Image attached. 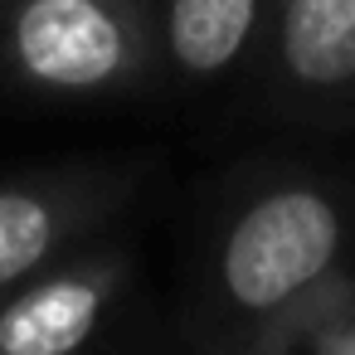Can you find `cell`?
Listing matches in <instances>:
<instances>
[{"label": "cell", "mask_w": 355, "mask_h": 355, "mask_svg": "<svg viewBox=\"0 0 355 355\" xmlns=\"http://www.w3.org/2000/svg\"><path fill=\"white\" fill-rule=\"evenodd\" d=\"M350 243L355 214L326 180L292 175L248 195L219 229L209 258V311L224 326L214 345H234L253 321L340 268Z\"/></svg>", "instance_id": "cell-1"}, {"label": "cell", "mask_w": 355, "mask_h": 355, "mask_svg": "<svg viewBox=\"0 0 355 355\" xmlns=\"http://www.w3.org/2000/svg\"><path fill=\"white\" fill-rule=\"evenodd\" d=\"M156 69L151 0H6L0 83L30 98H117Z\"/></svg>", "instance_id": "cell-2"}, {"label": "cell", "mask_w": 355, "mask_h": 355, "mask_svg": "<svg viewBox=\"0 0 355 355\" xmlns=\"http://www.w3.org/2000/svg\"><path fill=\"white\" fill-rule=\"evenodd\" d=\"M151 156H93L0 175V297L98 239L141 190Z\"/></svg>", "instance_id": "cell-3"}, {"label": "cell", "mask_w": 355, "mask_h": 355, "mask_svg": "<svg viewBox=\"0 0 355 355\" xmlns=\"http://www.w3.org/2000/svg\"><path fill=\"white\" fill-rule=\"evenodd\" d=\"M132 282V248L78 243L0 297V355L83 350Z\"/></svg>", "instance_id": "cell-4"}, {"label": "cell", "mask_w": 355, "mask_h": 355, "mask_svg": "<svg viewBox=\"0 0 355 355\" xmlns=\"http://www.w3.org/2000/svg\"><path fill=\"white\" fill-rule=\"evenodd\" d=\"M272 83L326 103L355 93V0H272Z\"/></svg>", "instance_id": "cell-5"}, {"label": "cell", "mask_w": 355, "mask_h": 355, "mask_svg": "<svg viewBox=\"0 0 355 355\" xmlns=\"http://www.w3.org/2000/svg\"><path fill=\"white\" fill-rule=\"evenodd\" d=\"M268 15L272 0H166L156 10V59L175 78L209 83L243 59Z\"/></svg>", "instance_id": "cell-6"}, {"label": "cell", "mask_w": 355, "mask_h": 355, "mask_svg": "<svg viewBox=\"0 0 355 355\" xmlns=\"http://www.w3.org/2000/svg\"><path fill=\"white\" fill-rule=\"evenodd\" d=\"M229 350L243 355H355V272L340 263L253 321Z\"/></svg>", "instance_id": "cell-7"}]
</instances>
